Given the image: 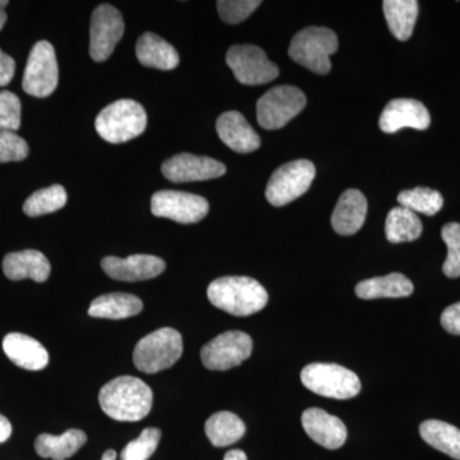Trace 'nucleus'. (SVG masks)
Listing matches in <instances>:
<instances>
[{"instance_id": "nucleus-15", "label": "nucleus", "mask_w": 460, "mask_h": 460, "mask_svg": "<svg viewBox=\"0 0 460 460\" xmlns=\"http://www.w3.org/2000/svg\"><path fill=\"white\" fill-rule=\"evenodd\" d=\"M431 124V117L428 108L413 99L392 100L380 115L378 126L381 131L395 133L402 128L425 131Z\"/></svg>"}, {"instance_id": "nucleus-23", "label": "nucleus", "mask_w": 460, "mask_h": 460, "mask_svg": "<svg viewBox=\"0 0 460 460\" xmlns=\"http://www.w3.org/2000/svg\"><path fill=\"white\" fill-rule=\"evenodd\" d=\"M87 435L71 429L62 435L41 434L35 441V450L41 458L66 460L74 456L86 444Z\"/></svg>"}, {"instance_id": "nucleus-26", "label": "nucleus", "mask_w": 460, "mask_h": 460, "mask_svg": "<svg viewBox=\"0 0 460 460\" xmlns=\"http://www.w3.org/2000/svg\"><path fill=\"white\" fill-rule=\"evenodd\" d=\"M387 26L395 39L407 41L413 33L417 17H419V2L416 0H385L383 3Z\"/></svg>"}, {"instance_id": "nucleus-27", "label": "nucleus", "mask_w": 460, "mask_h": 460, "mask_svg": "<svg viewBox=\"0 0 460 460\" xmlns=\"http://www.w3.org/2000/svg\"><path fill=\"white\" fill-rule=\"evenodd\" d=\"M205 432L214 447H229L243 438L246 425L232 411H217L206 420Z\"/></svg>"}, {"instance_id": "nucleus-10", "label": "nucleus", "mask_w": 460, "mask_h": 460, "mask_svg": "<svg viewBox=\"0 0 460 460\" xmlns=\"http://www.w3.org/2000/svg\"><path fill=\"white\" fill-rule=\"evenodd\" d=\"M226 60L238 83L247 86L269 84L279 75L278 66L256 45H234Z\"/></svg>"}, {"instance_id": "nucleus-20", "label": "nucleus", "mask_w": 460, "mask_h": 460, "mask_svg": "<svg viewBox=\"0 0 460 460\" xmlns=\"http://www.w3.org/2000/svg\"><path fill=\"white\" fill-rule=\"evenodd\" d=\"M3 271L11 280L31 279L44 283L50 277L51 266L40 251L25 250L8 253L3 260Z\"/></svg>"}, {"instance_id": "nucleus-13", "label": "nucleus", "mask_w": 460, "mask_h": 460, "mask_svg": "<svg viewBox=\"0 0 460 460\" xmlns=\"http://www.w3.org/2000/svg\"><path fill=\"white\" fill-rule=\"evenodd\" d=\"M124 21L113 5L102 4L93 11L90 25V56L95 62H104L122 40Z\"/></svg>"}, {"instance_id": "nucleus-12", "label": "nucleus", "mask_w": 460, "mask_h": 460, "mask_svg": "<svg viewBox=\"0 0 460 460\" xmlns=\"http://www.w3.org/2000/svg\"><path fill=\"white\" fill-rule=\"evenodd\" d=\"M208 208V199L181 190H159L151 199V213L181 224L201 222Z\"/></svg>"}, {"instance_id": "nucleus-11", "label": "nucleus", "mask_w": 460, "mask_h": 460, "mask_svg": "<svg viewBox=\"0 0 460 460\" xmlns=\"http://www.w3.org/2000/svg\"><path fill=\"white\" fill-rule=\"evenodd\" d=\"M252 339L246 332H226L205 344L201 361L211 371H226L250 358Z\"/></svg>"}, {"instance_id": "nucleus-31", "label": "nucleus", "mask_w": 460, "mask_h": 460, "mask_svg": "<svg viewBox=\"0 0 460 460\" xmlns=\"http://www.w3.org/2000/svg\"><path fill=\"white\" fill-rule=\"evenodd\" d=\"M398 202L402 208H408L413 213L432 217L443 208V195L438 190L417 187L413 190H402L398 195Z\"/></svg>"}, {"instance_id": "nucleus-42", "label": "nucleus", "mask_w": 460, "mask_h": 460, "mask_svg": "<svg viewBox=\"0 0 460 460\" xmlns=\"http://www.w3.org/2000/svg\"><path fill=\"white\" fill-rule=\"evenodd\" d=\"M118 454L115 450L109 449L102 454V460H117Z\"/></svg>"}, {"instance_id": "nucleus-28", "label": "nucleus", "mask_w": 460, "mask_h": 460, "mask_svg": "<svg viewBox=\"0 0 460 460\" xmlns=\"http://www.w3.org/2000/svg\"><path fill=\"white\" fill-rule=\"evenodd\" d=\"M420 438L438 452L460 460V429L438 420L420 423Z\"/></svg>"}, {"instance_id": "nucleus-32", "label": "nucleus", "mask_w": 460, "mask_h": 460, "mask_svg": "<svg viewBox=\"0 0 460 460\" xmlns=\"http://www.w3.org/2000/svg\"><path fill=\"white\" fill-rule=\"evenodd\" d=\"M160 438L162 431L159 429H145L136 440L127 444L120 453V460H147L155 453Z\"/></svg>"}, {"instance_id": "nucleus-7", "label": "nucleus", "mask_w": 460, "mask_h": 460, "mask_svg": "<svg viewBox=\"0 0 460 460\" xmlns=\"http://www.w3.org/2000/svg\"><path fill=\"white\" fill-rule=\"evenodd\" d=\"M314 175L316 168L310 160L287 163L272 172L266 186V199L277 208L290 204L310 190Z\"/></svg>"}, {"instance_id": "nucleus-24", "label": "nucleus", "mask_w": 460, "mask_h": 460, "mask_svg": "<svg viewBox=\"0 0 460 460\" xmlns=\"http://www.w3.org/2000/svg\"><path fill=\"white\" fill-rule=\"evenodd\" d=\"M144 310L138 296L128 293H109L91 302L89 314L98 319L122 320L136 316Z\"/></svg>"}, {"instance_id": "nucleus-21", "label": "nucleus", "mask_w": 460, "mask_h": 460, "mask_svg": "<svg viewBox=\"0 0 460 460\" xmlns=\"http://www.w3.org/2000/svg\"><path fill=\"white\" fill-rule=\"evenodd\" d=\"M367 215V199L358 190H347L332 215V226L341 235H353L362 228Z\"/></svg>"}, {"instance_id": "nucleus-6", "label": "nucleus", "mask_w": 460, "mask_h": 460, "mask_svg": "<svg viewBox=\"0 0 460 460\" xmlns=\"http://www.w3.org/2000/svg\"><path fill=\"white\" fill-rule=\"evenodd\" d=\"M305 389L326 398H354L361 392V380L353 371L335 363H311L301 372Z\"/></svg>"}, {"instance_id": "nucleus-1", "label": "nucleus", "mask_w": 460, "mask_h": 460, "mask_svg": "<svg viewBox=\"0 0 460 460\" xmlns=\"http://www.w3.org/2000/svg\"><path fill=\"white\" fill-rule=\"evenodd\" d=\"M99 402L111 419L120 422H137L150 413L154 394L141 378L120 376L102 387Z\"/></svg>"}, {"instance_id": "nucleus-9", "label": "nucleus", "mask_w": 460, "mask_h": 460, "mask_svg": "<svg viewBox=\"0 0 460 460\" xmlns=\"http://www.w3.org/2000/svg\"><path fill=\"white\" fill-rule=\"evenodd\" d=\"M59 80L57 54L49 41H39L30 51L25 74L23 91L35 98H48L56 91Z\"/></svg>"}, {"instance_id": "nucleus-30", "label": "nucleus", "mask_w": 460, "mask_h": 460, "mask_svg": "<svg viewBox=\"0 0 460 460\" xmlns=\"http://www.w3.org/2000/svg\"><path fill=\"white\" fill-rule=\"evenodd\" d=\"M66 204V192L65 187L59 184L36 190L23 205V213L27 217H36L41 215L56 213Z\"/></svg>"}, {"instance_id": "nucleus-14", "label": "nucleus", "mask_w": 460, "mask_h": 460, "mask_svg": "<svg viewBox=\"0 0 460 460\" xmlns=\"http://www.w3.org/2000/svg\"><path fill=\"white\" fill-rule=\"evenodd\" d=\"M163 174L172 183L214 180L226 172V166L213 157L180 154L166 160Z\"/></svg>"}, {"instance_id": "nucleus-35", "label": "nucleus", "mask_w": 460, "mask_h": 460, "mask_svg": "<svg viewBox=\"0 0 460 460\" xmlns=\"http://www.w3.org/2000/svg\"><path fill=\"white\" fill-rule=\"evenodd\" d=\"M20 127V99L11 91H0V131L16 132Z\"/></svg>"}, {"instance_id": "nucleus-4", "label": "nucleus", "mask_w": 460, "mask_h": 460, "mask_svg": "<svg viewBox=\"0 0 460 460\" xmlns=\"http://www.w3.org/2000/svg\"><path fill=\"white\" fill-rule=\"evenodd\" d=\"M337 33L328 27H307L296 33L289 47V57L298 65L317 75H328L332 69L330 56L338 50Z\"/></svg>"}, {"instance_id": "nucleus-16", "label": "nucleus", "mask_w": 460, "mask_h": 460, "mask_svg": "<svg viewBox=\"0 0 460 460\" xmlns=\"http://www.w3.org/2000/svg\"><path fill=\"white\" fill-rule=\"evenodd\" d=\"M102 268L114 280L142 281L154 279L163 274L165 262L153 255H133L126 259L108 256L102 260Z\"/></svg>"}, {"instance_id": "nucleus-25", "label": "nucleus", "mask_w": 460, "mask_h": 460, "mask_svg": "<svg viewBox=\"0 0 460 460\" xmlns=\"http://www.w3.org/2000/svg\"><path fill=\"white\" fill-rule=\"evenodd\" d=\"M413 284L399 272L386 277L371 278L357 284L356 295L362 299L402 298L413 293Z\"/></svg>"}, {"instance_id": "nucleus-34", "label": "nucleus", "mask_w": 460, "mask_h": 460, "mask_svg": "<svg viewBox=\"0 0 460 460\" xmlns=\"http://www.w3.org/2000/svg\"><path fill=\"white\" fill-rule=\"evenodd\" d=\"M220 18L229 25L247 20L261 5L260 0H219L217 3Z\"/></svg>"}, {"instance_id": "nucleus-19", "label": "nucleus", "mask_w": 460, "mask_h": 460, "mask_svg": "<svg viewBox=\"0 0 460 460\" xmlns=\"http://www.w3.org/2000/svg\"><path fill=\"white\" fill-rule=\"evenodd\" d=\"M3 350L9 359L29 371H40L49 363V353L40 341L21 332H11L3 341Z\"/></svg>"}, {"instance_id": "nucleus-2", "label": "nucleus", "mask_w": 460, "mask_h": 460, "mask_svg": "<svg viewBox=\"0 0 460 460\" xmlns=\"http://www.w3.org/2000/svg\"><path fill=\"white\" fill-rule=\"evenodd\" d=\"M211 305L233 316H250L268 305L269 295L259 281L248 277H224L208 288Z\"/></svg>"}, {"instance_id": "nucleus-38", "label": "nucleus", "mask_w": 460, "mask_h": 460, "mask_svg": "<svg viewBox=\"0 0 460 460\" xmlns=\"http://www.w3.org/2000/svg\"><path fill=\"white\" fill-rule=\"evenodd\" d=\"M16 72V62L8 54L3 53L0 49V87L7 86L13 80Z\"/></svg>"}, {"instance_id": "nucleus-33", "label": "nucleus", "mask_w": 460, "mask_h": 460, "mask_svg": "<svg viewBox=\"0 0 460 460\" xmlns=\"http://www.w3.org/2000/svg\"><path fill=\"white\" fill-rule=\"evenodd\" d=\"M441 238L447 247L443 272L447 278L460 277V224L449 223L441 230Z\"/></svg>"}, {"instance_id": "nucleus-22", "label": "nucleus", "mask_w": 460, "mask_h": 460, "mask_svg": "<svg viewBox=\"0 0 460 460\" xmlns=\"http://www.w3.org/2000/svg\"><path fill=\"white\" fill-rule=\"evenodd\" d=\"M136 54L142 66L148 68L171 71L180 65V54L172 45L153 32H146L138 39Z\"/></svg>"}, {"instance_id": "nucleus-40", "label": "nucleus", "mask_w": 460, "mask_h": 460, "mask_svg": "<svg viewBox=\"0 0 460 460\" xmlns=\"http://www.w3.org/2000/svg\"><path fill=\"white\" fill-rule=\"evenodd\" d=\"M224 460H247V456L246 453L239 449L229 450V452L224 456Z\"/></svg>"}, {"instance_id": "nucleus-18", "label": "nucleus", "mask_w": 460, "mask_h": 460, "mask_svg": "<svg viewBox=\"0 0 460 460\" xmlns=\"http://www.w3.org/2000/svg\"><path fill=\"white\" fill-rule=\"evenodd\" d=\"M217 132L220 140L235 153H252L261 145L255 129L239 111H226L220 115L217 120Z\"/></svg>"}, {"instance_id": "nucleus-5", "label": "nucleus", "mask_w": 460, "mask_h": 460, "mask_svg": "<svg viewBox=\"0 0 460 460\" xmlns=\"http://www.w3.org/2000/svg\"><path fill=\"white\" fill-rule=\"evenodd\" d=\"M183 353V341L180 332L163 328L150 332L136 345L133 363L144 374H157L171 368Z\"/></svg>"}, {"instance_id": "nucleus-41", "label": "nucleus", "mask_w": 460, "mask_h": 460, "mask_svg": "<svg viewBox=\"0 0 460 460\" xmlns=\"http://www.w3.org/2000/svg\"><path fill=\"white\" fill-rule=\"evenodd\" d=\"M8 2L7 0H0V30L4 27L5 22H7V13H5V7H7Z\"/></svg>"}, {"instance_id": "nucleus-37", "label": "nucleus", "mask_w": 460, "mask_h": 460, "mask_svg": "<svg viewBox=\"0 0 460 460\" xmlns=\"http://www.w3.org/2000/svg\"><path fill=\"white\" fill-rule=\"evenodd\" d=\"M441 325L450 334L460 335V302L445 308L441 314Z\"/></svg>"}, {"instance_id": "nucleus-39", "label": "nucleus", "mask_w": 460, "mask_h": 460, "mask_svg": "<svg viewBox=\"0 0 460 460\" xmlns=\"http://www.w3.org/2000/svg\"><path fill=\"white\" fill-rule=\"evenodd\" d=\"M12 435L11 422L0 414V444L5 443Z\"/></svg>"}, {"instance_id": "nucleus-3", "label": "nucleus", "mask_w": 460, "mask_h": 460, "mask_svg": "<svg viewBox=\"0 0 460 460\" xmlns=\"http://www.w3.org/2000/svg\"><path fill=\"white\" fill-rule=\"evenodd\" d=\"M147 115L140 102L122 99L100 111L95 128L102 140L123 144L138 137L146 129Z\"/></svg>"}, {"instance_id": "nucleus-29", "label": "nucleus", "mask_w": 460, "mask_h": 460, "mask_svg": "<svg viewBox=\"0 0 460 460\" xmlns=\"http://www.w3.org/2000/svg\"><path fill=\"white\" fill-rule=\"evenodd\" d=\"M423 226L419 215L408 208H394L387 214L385 234L392 243L413 242L422 234Z\"/></svg>"}, {"instance_id": "nucleus-17", "label": "nucleus", "mask_w": 460, "mask_h": 460, "mask_svg": "<svg viewBox=\"0 0 460 460\" xmlns=\"http://www.w3.org/2000/svg\"><path fill=\"white\" fill-rule=\"evenodd\" d=\"M305 434L329 450L339 449L347 440L348 431L343 420L320 408H308L302 414Z\"/></svg>"}, {"instance_id": "nucleus-36", "label": "nucleus", "mask_w": 460, "mask_h": 460, "mask_svg": "<svg viewBox=\"0 0 460 460\" xmlns=\"http://www.w3.org/2000/svg\"><path fill=\"white\" fill-rule=\"evenodd\" d=\"M29 153V145L16 132L0 131V164L22 162Z\"/></svg>"}, {"instance_id": "nucleus-8", "label": "nucleus", "mask_w": 460, "mask_h": 460, "mask_svg": "<svg viewBox=\"0 0 460 460\" xmlns=\"http://www.w3.org/2000/svg\"><path fill=\"white\" fill-rule=\"evenodd\" d=\"M307 99L298 87L281 84L257 102V122L265 129H280L304 111Z\"/></svg>"}]
</instances>
